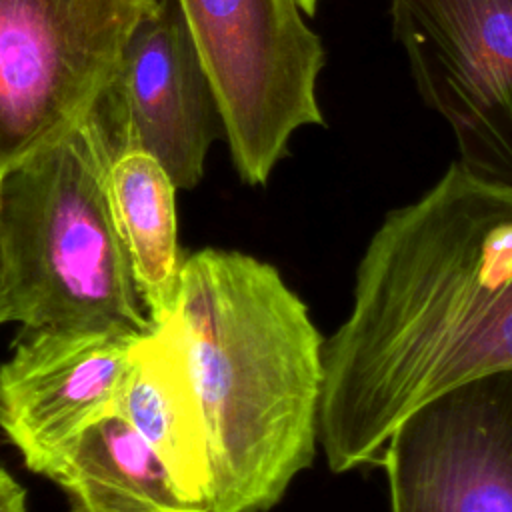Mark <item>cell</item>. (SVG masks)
<instances>
[{
  "label": "cell",
  "instance_id": "obj_14",
  "mask_svg": "<svg viewBox=\"0 0 512 512\" xmlns=\"http://www.w3.org/2000/svg\"><path fill=\"white\" fill-rule=\"evenodd\" d=\"M300 10L306 14V16H314L316 14V8H318V2L320 0H296Z\"/></svg>",
  "mask_w": 512,
  "mask_h": 512
},
{
  "label": "cell",
  "instance_id": "obj_2",
  "mask_svg": "<svg viewBox=\"0 0 512 512\" xmlns=\"http://www.w3.org/2000/svg\"><path fill=\"white\" fill-rule=\"evenodd\" d=\"M210 462V512L272 508L314 460L322 336L278 270L204 248L182 262L176 308Z\"/></svg>",
  "mask_w": 512,
  "mask_h": 512
},
{
  "label": "cell",
  "instance_id": "obj_7",
  "mask_svg": "<svg viewBox=\"0 0 512 512\" xmlns=\"http://www.w3.org/2000/svg\"><path fill=\"white\" fill-rule=\"evenodd\" d=\"M392 512H512V370L466 380L388 436Z\"/></svg>",
  "mask_w": 512,
  "mask_h": 512
},
{
  "label": "cell",
  "instance_id": "obj_5",
  "mask_svg": "<svg viewBox=\"0 0 512 512\" xmlns=\"http://www.w3.org/2000/svg\"><path fill=\"white\" fill-rule=\"evenodd\" d=\"M158 0H0V174L82 124Z\"/></svg>",
  "mask_w": 512,
  "mask_h": 512
},
{
  "label": "cell",
  "instance_id": "obj_4",
  "mask_svg": "<svg viewBox=\"0 0 512 512\" xmlns=\"http://www.w3.org/2000/svg\"><path fill=\"white\" fill-rule=\"evenodd\" d=\"M214 88L238 176L268 182L290 136L322 126V40L296 0H174Z\"/></svg>",
  "mask_w": 512,
  "mask_h": 512
},
{
  "label": "cell",
  "instance_id": "obj_12",
  "mask_svg": "<svg viewBox=\"0 0 512 512\" xmlns=\"http://www.w3.org/2000/svg\"><path fill=\"white\" fill-rule=\"evenodd\" d=\"M106 196L134 284L152 324L176 308L182 256L178 248L176 186L142 150H118L106 170Z\"/></svg>",
  "mask_w": 512,
  "mask_h": 512
},
{
  "label": "cell",
  "instance_id": "obj_9",
  "mask_svg": "<svg viewBox=\"0 0 512 512\" xmlns=\"http://www.w3.org/2000/svg\"><path fill=\"white\" fill-rule=\"evenodd\" d=\"M136 338L100 330H22L0 366V430L28 470L48 476L88 426L116 412Z\"/></svg>",
  "mask_w": 512,
  "mask_h": 512
},
{
  "label": "cell",
  "instance_id": "obj_10",
  "mask_svg": "<svg viewBox=\"0 0 512 512\" xmlns=\"http://www.w3.org/2000/svg\"><path fill=\"white\" fill-rule=\"evenodd\" d=\"M116 412L152 448L178 488L190 500L208 506L206 426L188 354L172 316L152 324L132 342Z\"/></svg>",
  "mask_w": 512,
  "mask_h": 512
},
{
  "label": "cell",
  "instance_id": "obj_1",
  "mask_svg": "<svg viewBox=\"0 0 512 512\" xmlns=\"http://www.w3.org/2000/svg\"><path fill=\"white\" fill-rule=\"evenodd\" d=\"M322 362L318 432L332 472L374 462L444 390L512 370V188L452 162L422 198L388 212Z\"/></svg>",
  "mask_w": 512,
  "mask_h": 512
},
{
  "label": "cell",
  "instance_id": "obj_3",
  "mask_svg": "<svg viewBox=\"0 0 512 512\" xmlns=\"http://www.w3.org/2000/svg\"><path fill=\"white\" fill-rule=\"evenodd\" d=\"M114 146L96 110L0 174V324L152 328L106 196Z\"/></svg>",
  "mask_w": 512,
  "mask_h": 512
},
{
  "label": "cell",
  "instance_id": "obj_6",
  "mask_svg": "<svg viewBox=\"0 0 512 512\" xmlns=\"http://www.w3.org/2000/svg\"><path fill=\"white\" fill-rule=\"evenodd\" d=\"M422 102L452 130L458 164L512 188V0H388Z\"/></svg>",
  "mask_w": 512,
  "mask_h": 512
},
{
  "label": "cell",
  "instance_id": "obj_8",
  "mask_svg": "<svg viewBox=\"0 0 512 512\" xmlns=\"http://www.w3.org/2000/svg\"><path fill=\"white\" fill-rule=\"evenodd\" d=\"M114 152L142 150L176 190L194 188L210 144L224 136L220 106L196 44L174 0L132 32L120 68L98 104Z\"/></svg>",
  "mask_w": 512,
  "mask_h": 512
},
{
  "label": "cell",
  "instance_id": "obj_11",
  "mask_svg": "<svg viewBox=\"0 0 512 512\" xmlns=\"http://www.w3.org/2000/svg\"><path fill=\"white\" fill-rule=\"evenodd\" d=\"M48 478L66 494L70 512H210L178 488L118 412L88 426L56 460Z\"/></svg>",
  "mask_w": 512,
  "mask_h": 512
},
{
  "label": "cell",
  "instance_id": "obj_13",
  "mask_svg": "<svg viewBox=\"0 0 512 512\" xmlns=\"http://www.w3.org/2000/svg\"><path fill=\"white\" fill-rule=\"evenodd\" d=\"M0 512H26L24 488L0 468Z\"/></svg>",
  "mask_w": 512,
  "mask_h": 512
}]
</instances>
